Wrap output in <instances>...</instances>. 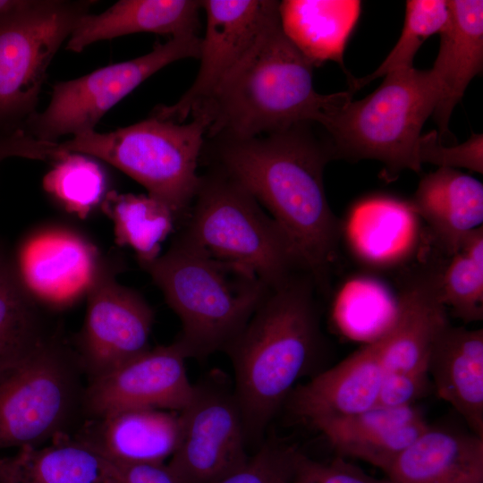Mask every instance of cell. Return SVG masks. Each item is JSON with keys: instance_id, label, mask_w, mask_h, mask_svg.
Instances as JSON below:
<instances>
[{"instance_id": "cell-1", "label": "cell", "mask_w": 483, "mask_h": 483, "mask_svg": "<svg viewBox=\"0 0 483 483\" xmlns=\"http://www.w3.org/2000/svg\"><path fill=\"white\" fill-rule=\"evenodd\" d=\"M304 124V123H303ZM299 124L249 139H223L221 172L244 188L292 241L302 268L326 278L338 225L326 196L323 172L330 148Z\"/></svg>"}, {"instance_id": "cell-2", "label": "cell", "mask_w": 483, "mask_h": 483, "mask_svg": "<svg viewBox=\"0 0 483 483\" xmlns=\"http://www.w3.org/2000/svg\"><path fill=\"white\" fill-rule=\"evenodd\" d=\"M313 67L284 32L278 10L191 115L204 121L208 137L234 140L318 123L337 93L315 90Z\"/></svg>"}, {"instance_id": "cell-3", "label": "cell", "mask_w": 483, "mask_h": 483, "mask_svg": "<svg viewBox=\"0 0 483 483\" xmlns=\"http://www.w3.org/2000/svg\"><path fill=\"white\" fill-rule=\"evenodd\" d=\"M310 281L296 275L269 290L225 350L246 440L258 438L313 364L320 332Z\"/></svg>"}, {"instance_id": "cell-4", "label": "cell", "mask_w": 483, "mask_h": 483, "mask_svg": "<svg viewBox=\"0 0 483 483\" xmlns=\"http://www.w3.org/2000/svg\"><path fill=\"white\" fill-rule=\"evenodd\" d=\"M140 265L179 317L182 330L174 342L187 358L226 350L270 290L254 274L181 236L165 253Z\"/></svg>"}, {"instance_id": "cell-5", "label": "cell", "mask_w": 483, "mask_h": 483, "mask_svg": "<svg viewBox=\"0 0 483 483\" xmlns=\"http://www.w3.org/2000/svg\"><path fill=\"white\" fill-rule=\"evenodd\" d=\"M360 100L339 92L318 123L329 135L333 158L375 159L388 174L419 172L418 145L422 127L433 114L438 94L430 70L413 66L393 71Z\"/></svg>"}, {"instance_id": "cell-6", "label": "cell", "mask_w": 483, "mask_h": 483, "mask_svg": "<svg viewBox=\"0 0 483 483\" xmlns=\"http://www.w3.org/2000/svg\"><path fill=\"white\" fill-rule=\"evenodd\" d=\"M193 202L179 236L208 256L250 271L269 289L302 268L286 233L223 172L200 178Z\"/></svg>"}, {"instance_id": "cell-7", "label": "cell", "mask_w": 483, "mask_h": 483, "mask_svg": "<svg viewBox=\"0 0 483 483\" xmlns=\"http://www.w3.org/2000/svg\"><path fill=\"white\" fill-rule=\"evenodd\" d=\"M85 376L74 351L56 334L0 364V450L39 446L81 421Z\"/></svg>"}, {"instance_id": "cell-8", "label": "cell", "mask_w": 483, "mask_h": 483, "mask_svg": "<svg viewBox=\"0 0 483 483\" xmlns=\"http://www.w3.org/2000/svg\"><path fill=\"white\" fill-rule=\"evenodd\" d=\"M205 136L200 117L182 123L152 116L108 132L80 133L60 145L67 153L90 156L120 169L177 219L188 216L197 193L200 177L196 171Z\"/></svg>"}, {"instance_id": "cell-9", "label": "cell", "mask_w": 483, "mask_h": 483, "mask_svg": "<svg viewBox=\"0 0 483 483\" xmlns=\"http://www.w3.org/2000/svg\"><path fill=\"white\" fill-rule=\"evenodd\" d=\"M95 2L27 0L0 16V135L36 113L47 70Z\"/></svg>"}, {"instance_id": "cell-10", "label": "cell", "mask_w": 483, "mask_h": 483, "mask_svg": "<svg viewBox=\"0 0 483 483\" xmlns=\"http://www.w3.org/2000/svg\"><path fill=\"white\" fill-rule=\"evenodd\" d=\"M200 51L201 38L196 32L186 33L144 55L57 82L47 108L33 114L22 128L36 139L54 142L64 135L94 131L106 112L152 74L175 61L199 58Z\"/></svg>"}, {"instance_id": "cell-11", "label": "cell", "mask_w": 483, "mask_h": 483, "mask_svg": "<svg viewBox=\"0 0 483 483\" xmlns=\"http://www.w3.org/2000/svg\"><path fill=\"white\" fill-rule=\"evenodd\" d=\"M180 416V441L166 463L178 483H216L249 459L233 390L220 381L195 386Z\"/></svg>"}, {"instance_id": "cell-12", "label": "cell", "mask_w": 483, "mask_h": 483, "mask_svg": "<svg viewBox=\"0 0 483 483\" xmlns=\"http://www.w3.org/2000/svg\"><path fill=\"white\" fill-rule=\"evenodd\" d=\"M75 352L87 381L104 376L149 349L154 312L136 292L100 267L87 292Z\"/></svg>"}, {"instance_id": "cell-13", "label": "cell", "mask_w": 483, "mask_h": 483, "mask_svg": "<svg viewBox=\"0 0 483 483\" xmlns=\"http://www.w3.org/2000/svg\"><path fill=\"white\" fill-rule=\"evenodd\" d=\"M186 359L174 342L149 348L113 371L87 381L85 421L127 410L182 411L195 394V386L187 375Z\"/></svg>"}, {"instance_id": "cell-14", "label": "cell", "mask_w": 483, "mask_h": 483, "mask_svg": "<svg viewBox=\"0 0 483 483\" xmlns=\"http://www.w3.org/2000/svg\"><path fill=\"white\" fill-rule=\"evenodd\" d=\"M279 4L269 0L201 1L207 26L197 77L175 104L157 106L153 116L182 123L191 115L251 47L278 12Z\"/></svg>"}, {"instance_id": "cell-15", "label": "cell", "mask_w": 483, "mask_h": 483, "mask_svg": "<svg viewBox=\"0 0 483 483\" xmlns=\"http://www.w3.org/2000/svg\"><path fill=\"white\" fill-rule=\"evenodd\" d=\"M20 268L24 287L47 305H68L87 293L100 268L95 248L62 229L40 232L23 245Z\"/></svg>"}, {"instance_id": "cell-16", "label": "cell", "mask_w": 483, "mask_h": 483, "mask_svg": "<svg viewBox=\"0 0 483 483\" xmlns=\"http://www.w3.org/2000/svg\"><path fill=\"white\" fill-rule=\"evenodd\" d=\"M384 369L377 339L335 366L293 388L292 411L312 423L352 416L377 406Z\"/></svg>"}, {"instance_id": "cell-17", "label": "cell", "mask_w": 483, "mask_h": 483, "mask_svg": "<svg viewBox=\"0 0 483 483\" xmlns=\"http://www.w3.org/2000/svg\"><path fill=\"white\" fill-rule=\"evenodd\" d=\"M448 20L439 32L440 46L430 70L438 94L433 115L444 144L449 121L471 81L483 68V2L447 1Z\"/></svg>"}, {"instance_id": "cell-18", "label": "cell", "mask_w": 483, "mask_h": 483, "mask_svg": "<svg viewBox=\"0 0 483 483\" xmlns=\"http://www.w3.org/2000/svg\"><path fill=\"white\" fill-rule=\"evenodd\" d=\"M180 412L137 409L85 421L74 435L115 465L165 463L181 436Z\"/></svg>"}, {"instance_id": "cell-19", "label": "cell", "mask_w": 483, "mask_h": 483, "mask_svg": "<svg viewBox=\"0 0 483 483\" xmlns=\"http://www.w3.org/2000/svg\"><path fill=\"white\" fill-rule=\"evenodd\" d=\"M449 323L437 275L415 280L402 294L390 326L376 338L385 373L428 370L433 345Z\"/></svg>"}, {"instance_id": "cell-20", "label": "cell", "mask_w": 483, "mask_h": 483, "mask_svg": "<svg viewBox=\"0 0 483 483\" xmlns=\"http://www.w3.org/2000/svg\"><path fill=\"white\" fill-rule=\"evenodd\" d=\"M386 474L394 483H483V437L428 425Z\"/></svg>"}, {"instance_id": "cell-21", "label": "cell", "mask_w": 483, "mask_h": 483, "mask_svg": "<svg viewBox=\"0 0 483 483\" xmlns=\"http://www.w3.org/2000/svg\"><path fill=\"white\" fill-rule=\"evenodd\" d=\"M428 369L437 395L483 437V330L449 323L433 345Z\"/></svg>"}, {"instance_id": "cell-22", "label": "cell", "mask_w": 483, "mask_h": 483, "mask_svg": "<svg viewBox=\"0 0 483 483\" xmlns=\"http://www.w3.org/2000/svg\"><path fill=\"white\" fill-rule=\"evenodd\" d=\"M0 475L5 483H118L116 465L71 434L0 458Z\"/></svg>"}, {"instance_id": "cell-23", "label": "cell", "mask_w": 483, "mask_h": 483, "mask_svg": "<svg viewBox=\"0 0 483 483\" xmlns=\"http://www.w3.org/2000/svg\"><path fill=\"white\" fill-rule=\"evenodd\" d=\"M201 1L122 0L104 12L82 16L67 40L66 48L80 52L101 40L151 32L172 37L196 32Z\"/></svg>"}, {"instance_id": "cell-24", "label": "cell", "mask_w": 483, "mask_h": 483, "mask_svg": "<svg viewBox=\"0 0 483 483\" xmlns=\"http://www.w3.org/2000/svg\"><path fill=\"white\" fill-rule=\"evenodd\" d=\"M411 206L452 255L465 234L482 226L483 185L457 169L439 167L420 180Z\"/></svg>"}, {"instance_id": "cell-25", "label": "cell", "mask_w": 483, "mask_h": 483, "mask_svg": "<svg viewBox=\"0 0 483 483\" xmlns=\"http://www.w3.org/2000/svg\"><path fill=\"white\" fill-rule=\"evenodd\" d=\"M360 7L356 0L283 1L280 22L288 38L314 65L334 61L343 67L344 49Z\"/></svg>"}, {"instance_id": "cell-26", "label": "cell", "mask_w": 483, "mask_h": 483, "mask_svg": "<svg viewBox=\"0 0 483 483\" xmlns=\"http://www.w3.org/2000/svg\"><path fill=\"white\" fill-rule=\"evenodd\" d=\"M103 209L114 223L117 243L131 248L140 264L159 256L176 220L166 205L148 194L110 191L103 199Z\"/></svg>"}, {"instance_id": "cell-27", "label": "cell", "mask_w": 483, "mask_h": 483, "mask_svg": "<svg viewBox=\"0 0 483 483\" xmlns=\"http://www.w3.org/2000/svg\"><path fill=\"white\" fill-rule=\"evenodd\" d=\"M56 334L48 329L34 298L0 256V364Z\"/></svg>"}, {"instance_id": "cell-28", "label": "cell", "mask_w": 483, "mask_h": 483, "mask_svg": "<svg viewBox=\"0 0 483 483\" xmlns=\"http://www.w3.org/2000/svg\"><path fill=\"white\" fill-rule=\"evenodd\" d=\"M441 301L465 323L483 318V227L462 239L444 271L437 275Z\"/></svg>"}, {"instance_id": "cell-29", "label": "cell", "mask_w": 483, "mask_h": 483, "mask_svg": "<svg viewBox=\"0 0 483 483\" xmlns=\"http://www.w3.org/2000/svg\"><path fill=\"white\" fill-rule=\"evenodd\" d=\"M43 186L68 212L84 218L104 199L106 181L97 161L67 153L45 175Z\"/></svg>"}, {"instance_id": "cell-30", "label": "cell", "mask_w": 483, "mask_h": 483, "mask_svg": "<svg viewBox=\"0 0 483 483\" xmlns=\"http://www.w3.org/2000/svg\"><path fill=\"white\" fill-rule=\"evenodd\" d=\"M448 15L447 1H407L403 28L396 44L372 73L359 79H352L350 91L353 93L393 71L413 66L414 56L423 42L442 30Z\"/></svg>"}, {"instance_id": "cell-31", "label": "cell", "mask_w": 483, "mask_h": 483, "mask_svg": "<svg viewBox=\"0 0 483 483\" xmlns=\"http://www.w3.org/2000/svg\"><path fill=\"white\" fill-rule=\"evenodd\" d=\"M422 417L421 412L412 405L399 408L377 405L352 416L319 419L310 424L326 437L337 452L346 445L369 439Z\"/></svg>"}, {"instance_id": "cell-32", "label": "cell", "mask_w": 483, "mask_h": 483, "mask_svg": "<svg viewBox=\"0 0 483 483\" xmlns=\"http://www.w3.org/2000/svg\"><path fill=\"white\" fill-rule=\"evenodd\" d=\"M301 455L292 445L268 440L243 465L216 483H293Z\"/></svg>"}, {"instance_id": "cell-33", "label": "cell", "mask_w": 483, "mask_h": 483, "mask_svg": "<svg viewBox=\"0 0 483 483\" xmlns=\"http://www.w3.org/2000/svg\"><path fill=\"white\" fill-rule=\"evenodd\" d=\"M428 426L422 417L371 438L349 444L337 453L341 457H352L366 462L386 473Z\"/></svg>"}, {"instance_id": "cell-34", "label": "cell", "mask_w": 483, "mask_h": 483, "mask_svg": "<svg viewBox=\"0 0 483 483\" xmlns=\"http://www.w3.org/2000/svg\"><path fill=\"white\" fill-rule=\"evenodd\" d=\"M419 163H429L438 167L466 168L483 173V137L473 133L465 142L456 146H445L437 135L430 132L421 135L418 145Z\"/></svg>"}, {"instance_id": "cell-35", "label": "cell", "mask_w": 483, "mask_h": 483, "mask_svg": "<svg viewBox=\"0 0 483 483\" xmlns=\"http://www.w3.org/2000/svg\"><path fill=\"white\" fill-rule=\"evenodd\" d=\"M293 483H394L378 479L338 456L328 462L312 460L301 453Z\"/></svg>"}, {"instance_id": "cell-36", "label": "cell", "mask_w": 483, "mask_h": 483, "mask_svg": "<svg viewBox=\"0 0 483 483\" xmlns=\"http://www.w3.org/2000/svg\"><path fill=\"white\" fill-rule=\"evenodd\" d=\"M428 369L386 372L381 382L377 406L399 408L412 405L428 388Z\"/></svg>"}, {"instance_id": "cell-37", "label": "cell", "mask_w": 483, "mask_h": 483, "mask_svg": "<svg viewBox=\"0 0 483 483\" xmlns=\"http://www.w3.org/2000/svg\"><path fill=\"white\" fill-rule=\"evenodd\" d=\"M64 154L60 143L36 139L23 128L0 135V163L9 157L56 161Z\"/></svg>"}, {"instance_id": "cell-38", "label": "cell", "mask_w": 483, "mask_h": 483, "mask_svg": "<svg viewBox=\"0 0 483 483\" xmlns=\"http://www.w3.org/2000/svg\"><path fill=\"white\" fill-rule=\"evenodd\" d=\"M118 483H178L165 463L116 465Z\"/></svg>"}, {"instance_id": "cell-39", "label": "cell", "mask_w": 483, "mask_h": 483, "mask_svg": "<svg viewBox=\"0 0 483 483\" xmlns=\"http://www.w3.org/2000/svg\"><path fill=\"white\" fill-rule=\"evenodd\" d=\"M26 2L27 0H0V16L21 8Z\"/></svg>"}, {"instance_id": "cell-40", "label": "cell", "mask_w": 483, "mask_h": 483, "mask_svg": "<svg viewBox=\"0 0 483 483\" xmlns=\"http://www.w3.org/2000/svg\"><path fill=\"white\" fill-rule=\"evenodd\" d=\"M0 483H5V481H4V479L1 477V475H0Z\"/></svg>"}]
</instances>
